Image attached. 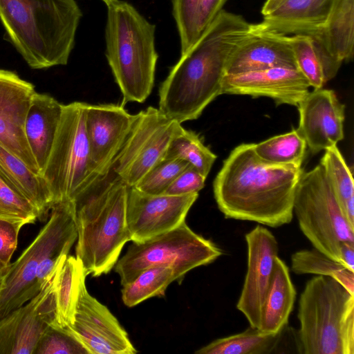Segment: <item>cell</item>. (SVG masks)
Returning <instances> with one entry per match:
<instances>
[{
	"instance_id": "1",
	"label": "cell",
	"mask_w": 354,
	"mask_h": 354,
	"mask_svg": "<svg viewBox=\"0 0 354 354\" xmlns=\"http://www.w3.org/2000/svg\"><path fill=\"white\" fill-rule=\"evenodd\" d=\"M251 24L222 10L171 68L159 88L158 109L180 124L198 119L222 94L227 62Z\"/></svg>"
},
{
	"instance_id": "2",
	"label": "cell",
	"mask_w": 354,
	"mask_h": 354,
	"mask_svg": "<svg viewBox=\"0 0 354 354\" xmlns=\"http://www.w3.org/2000/svg\"><path fill=\"white\" fill-rule=\"evenodd\" d=\"M253 143L236 147L213 182V192L225 218L278 227L291 222L301 168L268 163Z\"/></svg>"
},
{
	"instance_id": "3",
	"label": "cell",
	"mask_w": 354,
	"mask_h": 354,
	"mask_svg": "<svg viewBox=\"0 0 354 354\" xmlns=\"http://www.w3.org/2000/svg\"><path fill=\"white\" fill-rule=\"evenodd\" d=\"M128 188L109 169L92 176L71 200L77 232L75 257L87 275L109 272L131 241L126 219Z\"/></svg>"
},
{
	"instance_id": "4",
	"label": "cell",
	"mask_w": 354,
	"mask_h": 354,
	"mask_svg": "<svg viewBox=\"0 0 354 354\" xmlns=\"http://www.w3.org/2000/svg\"><path fill=\"white\" fill-rule=\"evenodd\" d=\"M82 17L75 0H0L6 39L32 69L67 64Z\"/></svg>"
},
{
	"instance_id": "5",
	"label": "cell",
	"mask_w": 354,
	"mask_h": 354,
	"mask_svg": "<svg viewBox=\"0 0 354 354\" xmlns=\"http://www.w3.org/2000/svg\"><path fill=\"white\" fill-rule=\"evenodd\" d=\"M106 7L105 55L122 93V105L142 103L154 85L156 26L127 1L114 0Z\"/></svg>"
},
{
	"instance_id": "6",
	"label": "cell",
	"mask_w": 354,
	"mask_h": 354,
	"mask_svg": "<svg viewBox=\"0 0 354 354\" xmlns=\"http://www.w3.org/2000/svg\"><path fill=\"white\" fill-rule=\"evenodd\" d=\"M297 317L299 354H354V295L335 279L307 281Z\"/></svg>"
},
{
	"instance_id": "7",
	"label": "cell",
	"mask_w": 354,
	"mask_h": 354,
	"mask_svg": "<svg viewBox=\"0 0 354 354\" xmlns=\"http://www.w3.org/2000/svg\"><path fill=\"white\" fill-rule=\"evenodd\" d=\"M77 232L71 201L56 203L30 244L10 263L0 282V318L24 305L41 289L37 281L39 266L52 255L68 254Z\"/></svg>"
},
{
	"instance_id": "8",
	"label": "cell",
	"mask_w": 354,
	"mask_h": 354,
	"mask_svg": "<svg viewBox=\"0 0 354 354\" xmlns=\"http://www.w3.org/2000/svg\"><path fill=\"white\" fill-rule=\"evenodd\" d=\"M223 254L212 241L194 232L185 223L162 234L129 245L115 265L123 286L142 270L153 266H171L180 283L192 269L209 264Z\"/></svg>"
},
{
	"instance_id": "9",
	"label": "cell",
	"mask_w": 354,
	"mask_h": 354,
	"mask_svg": "<svg viewBox=\"0 0 354 354\" xmlns=\"http://www.w3.org/2000/svg\"><path fill=\"white\" fill-rule=\"evenodd\" d=\"M86 104L63 105L54 142L41 174L54 205L71 201L94 175L85 127Z\"/></svg>"
},
{
	"instance_id": "10",
	"label": "cell",
	"mask_w": 354,
	"mask_h": 354,
	"mask_svg": "<svg viewBox=\"0 0 354 354\" xmlns=\"http://www.w3.org/2000/svg\"><path fill=\"white\" fill-rule=\"evenodd\" d=\"M293 213L314 248L337 262L340 244L354 242V227L345 218L320 164L302 172Z\"/></svg>"
},
{
	"instance_id": "11",
	"label": "cell",
	"mask_w": 354,
	"mask_h": 354,
	"mask_svg": "<svg viewBox=\"0 0 354 354\" xmlns=\"http://www.w3.org/2000/svg\"><path fill=\"white\" fill-rule=\"evenodd\" d=\"M137 114L127 138L109 168L129 187H135L165 158L171 141L185 129L180 122L153 106Z\"/></svg>"
},
{
	"instance_id": "12",
	"label": "cell",
	"mask_w": 354,
	"mask_h": 354,
	"mask_svg": "<svg viewBox=\"0 0 354 354\" xmlns=\"http://www.w3.org/2000/svg\"><path fill=\"white\" fill-rule=\"evenodd\" d=\"M66 257L62 259L35 297L0 318V354L34 353L48 326L55 322L57 272Z\"/></svg>"
},
{
	"instance_id": "13",
	"label": "cell",
	"mask_w": 354,
	"mask_h": 354,
	"mask_svg": "<svg viewBox=\"0 0 354 354\" xmlns=\"http://www.w3.org/2000/svg\"><path fill=\"white\" fill-rule=\"evenodd\" d=\"M198 196L151 195L129 187L126 219L131 241L141 243L178 227Z\"/></svg>"
},
{
	"instance_id": "14",
	"label": "cell",
	"mask_w": 354,
	"mask_h": 354,
	"mask_svg": "<svg viewBox=\"0 0 354 354\" xmlns=\"http://www.w3.org/2000/svg\"><path fill=\"white\" fill-rule=\"evenodd\" d=\"M91 354H134L126 330L110 310L91 296L84 281L70 327Z\"/></svg>"
},
{
	"instance_id": "15",
	"label": "cell",
	"mask_w": 354,
	"mask_h": 354,
	"mask_svg": "<svg viewBox=\"0 0 354 354\" xmlns=\"http://www.w3.org/2000/svg\"><path fill=\"white\" fill-rule=\"evenodd\" d=\"M35 93L32 83L0 68V145L40 174L24 133L26 114Z\"/></svg>"
},
{
	"instance_id": "16",
	"label": "cell",
	"mask_w": 354,
	"mask_h": 354,
	"mask_svg": "<svg viewBox=\"0 0 354 354\" xmlns=\"http://www.w3.org/2000/svg\"><path fill=\"white\" fill-rule=\"evenodd\" d=\"M248 266L243 286L236 304L250 326L259 327L261 308L278 257V243L266 227L256 226L245 234Z\"/></svg>"
},
{
	"instance_id": "17",
	"label": "cell",
	"mask_w": 354,
	"mask_h": 354,
	"mask_svg": "<svg viewBox=\"0 0 354 354\" xmlns=\"http://www.w3.org/2000/svg\"><path fill=\"white\" fill-rule=\"evenodd\" d=\"M123 105L88 104L85 110V127L94 175L106 172L111 166L137 118Z\"/></svg>"
},
{
	"instance_id": "18",
	"label": "cell",
	"mask_w": 354,
	"mask_h": 354,
	"mask_svg": "<svg viewBox=\"0 0 354 354\" xmlns=\"http://www.w3.org/2000/svg\"><path fill=\"white\" fill-rule=\"evenodd\" d=\"M298 131L313 154L325 150L344 138L345 106L333 90L314 88L297 106Z\"/></svg>"
},
{
	"instance_id": "19",
	"label": "cell",
	"mask_w": 354,
	"mask_h": 354,
	"mask_svg": "<svg viewBox=\"0 0 354 354\" xmlns=\"http://www.w3.org/2000/svg\"><path fill=\"white\" fill-rule=\"evenodd\" d=\"M310 87L297 68L274 67L236 75H225L222 94L267 97L277 105L297 106Z\"/></svg>"
},
{
	"instance_id": "20",
	"label": "cell",
	"mask_w": 354,
	"mask_h": 354,
	"mask_svg": "<svg viewBox=\"0 0 354 354\" xmlns=\"http://www.w3.org/2000/svg\"><path fill=\"white\" fill-rule=\"evenodd\" d=\"M274 67L297 68L289 36L265 31L252 24L248 36L231 54L225 75Z\"/></svg>"
},
{
	"instance_id": "21",
	"label": "cell",
	"mask_w": 354,
	"mask_h": 354,
	"mask_svg": "<svg viewBox=\"0 0 354 354\" xmlns=\"http://www.w3.org/2000/svg\"><path fill=\"white\" fill-rule=\"evenodd\" d=\"M333 0H287L256 24L261 30L290 36L312 35L323 27Z\"/></svg>"
},
{
	"instance_id": "22",
	"label": "cell",
	"mask_w": 354,
	"mask_h": 354,
	"mask_svg": "<svg viewBox=\"0 0 354 354\" xmlns=\"http://www.w3.org/2000/svg\"><path fill=\"white\" fill-rule=\"evenodd\" d=\"M63 105L48 94L36 92L32 97L26 114L25 137L40 174L54 142Z\"/></svg>"
},
{
	"instance_id": "23",
	"label": "cell",
	"mask_w": 354,
	"mask_h": 354,
	"mask_svg": "<svg viewBox=\"0 0 354 354\" xmlns=\"http://www.w3.org/2000/svg\"><path fill=\"white\" fill-rule=\"evenodd\" d=\"M295 338L286 325L277 333H266L250 326L244 331L217 339L199 348L196 354H277L294 353Z\"/></svg>"
},
{
	"instance_id": "24",
	"label": "cell",
	"mask_w": 354,
	"mask_h": 354,
	"mask_svg": "<svg viewBox=\"0 0 354 354\" xmlns=\"http://www.w3.org/2000/svg\"><path fill=\"white\" fill-rule=\"evenodd\" d=\"M0 178L35 207L39 221H46L54 203L44 178L1 145Z\"/></svg>"
},
{
	"instance_id": "25",
	"label": "cell",
	"mask_w": 354,
	"mask_h": 354,
	"mask_svg": "<svg viewBox=\"0 0 354 354\" xmlns=\"http://www.w3.org/2000/svg\"><path fill=\"white\" fill-rule=\"evenodd\" d=\"M297 292L289 268L277 257L270 285L261 308L258 328L266 333H277L288 324Z\"/></svg>"
},
{
	"instance_id": "26",
	"label": "cell",
	"mask_w": 354,
	"mask_h": 354,
	"mask_svg": "<svg viewBox=\"0 0 354 354\" xmlns=\"http://www.w3.org/2000/svg\"><path fill=\"white\" fill-rule=\"evenodd\" d=\"M289 37L297 68L311 87L323 88L337 75L342 62L333 56L318 33Z\"/></svg>"
},
{
	"instance_id": "27",
	"label": "cell",
	"mask_w": 354,
	"mask_h": 354,
	"mask_svg": "<svg viewBox=\"0 0 354 354\" xmlns=\"http://www.w3.org/2000/svg\"><path fill=\"white\" fill-rule=\"evenodd\" d=\"M329 52L341 62L354 55V0H333L326 20L317 32Z\"/></svg>"
},
{
	"instance_id": "28",
	"label": "cell",
	"mask_w": 354,
	"mask_h": 354,
	"mask_svg": "<svg viewBox=\"0 0 354 354\" xmlns=\"http://www.w3.org/2000/svg\"><path fill=\"white\" fill-rule=\"evenodd\" d=\"M86 276L82 261L76 257L68 255L62 262L58 269L55 292L54 324L65 328L72 326L80 286L86 281Z\"/></svg>"
},
{
	"instance_id": "29",
	"label": "cell",
	"mask_w": 354,
	"mask_h": 354,
	"mask_svg": "<svg viewBox=\"0 0 354 354\" xmlns=\"http://www.w3.org/2000/svg\"><path fill=\"white\" fill-rule=\"evenodd\" d=\"M319 164L345 218L354 227L353 174L337 145L325 149Z\"/></svg>"
},
{
	"instance_id": "30",
	"label": "cell",
	"mask_w": 354,
	"mask_h": 354,
	"mask_svg": "<svg viewBox=\"0 0 354 354\" xmlns=\"http://www.w3.org/2000/svg\"><path fill=\"white\" fill-rule=\"evenodd\" d=\"M306 148V142L297 129L254 145V152L261 160L295 168H301Z\"/></svg>"
},
{
	"instance_id": "31",
	"label": "cell",
	"mask_w": 354,
	"mask_h": 354,
	"mask_svg": "<svg viewBox=\"0 0 354 354\" xmlns=\"http://www.w3.org/2000/svg\"><path fill=\"white\" fill-rule=\"evenodd\" d=\"M176 281L171 266H153L142 270L133 281L123 285L122 299L133 307L153 297L162 296L167 288Z\"/></svg>"
},
{
	"instance_id": "32",
	"label": "cell",
	"mask_w": 354,
	"mask_h": 354,
	"mask_svg": "<svg viewBox=\"0 0 354 354\" xmlns=\"http://www.w3.org/2000/svg\"><path fill=\"white\" fill-rule=\"evenodd\" d=\"M291 269L297 274H314L331 277L354 295V272L315 248L302 250L292 254Z\"/></svg>"
},
{
	"instance_id": "33",
	"label": "cell",
	"mask_w": 354,
	"mask_h": 354,
	"mask_svg": "<svg viewBox=\"0 0 354 354\" xmlns=\"http://www.w3.org/2000/svg\"><path fill=\"white\" fill-rule=\"evenodd\" d=\"M165 158L183 160L207 178L216 156L203 144L199 135L185 129L171 141Z\"/></svg>"
},
{
	"instance_id": "34",
	"label": "cell",
	"mask_w": 354,
	"mask_h": 354,
	"mask_svg": "<svg viewBox=\"0 0 354 354\" xmlns=\"http://www.w3.org/2000/svg\"><path fill=\"white\" fill-rule=\"evenodd\" d=\"M33 354H91L70 328L56 324L48 326Z\"/></svg>"
},
{
	"instance_id": "35",
	"label": "cell",
	"mask_w": 354,
	"mask_h": 354,
	"mask_svg": "<svg viewBox=\"0 0 354 354\" xmlns=\"http://www.w3.org/2000/svg\"><path fill=\"white\" fill-rule=\"evenodd\" d=\"M189 165L180 159L163 158L153 166L134 187L147 194H163L175 178Z\"/></svg>"
},
{
	"instance_id": "36",
	"label": "cell",
	"mask_w": 354,
	"mask_h": 354,
	"mask_svg": "<svg viewBox=\"0 0 354 354\" xmlns=\"http://www.w3.org/2000/svg\"><path fill=\"white\" fill-rule=\"evenodd\" d=\"M37 219L35 207L0 178V220L22 227L35 223Z\"/></svg>"
},
{
	"instance_id": "37",
	"label": "cell",
	"mask_w": 354,
	"mask_h": 354,
	"mask_svg": "<svg viewBox=\"0 0 354 354\" xmlns=\"http://www.w3.org/2000/svg\"><path fill=\"white\" fill-rule=\"evenodd\" d=\"M200 0H171L172 13L177 26L181 54L197 40L196 21Z\"/></svg>"
},
{
	"instance_id": "38",
	"label": "cell",
	"mask_w": 354,
	"mask_h": 354,
	"mask_svg": "<svg viewBox=\"0 0 354 354\" xmlns=\"http://www.w3.org/2000/svg\"><path fill=\"white\" fill-rule=\"evenodd\" d=\"M205 179L196 169L189 165L163 194L180 196L198 193L204 187Z\"/></svg>"
},
{
	"instance_id": "39",
	"label": "cell",
	"mask_w": 354,
	"mask_h": 354,
	"mask_svg": "<svg viewBox=\"0 0 354 354\" xmlns=\"http://www.w3.org/2000/svg\"><path fill=\"white\" fill-rule=\"evenodd\" d=\"M21 229L17 224L0 220V261L7 266L17 249Z\"/></svg>"
},
{
	"instance_id": "40",
	"label": "cell",
	"mask_w": 354,
	"mask_h": 354,
	"mask_svg": "<svg viewBox=\"0 0 354 354\" xmlns=\"http://www.w3.org/2000/svg\"><path fill=\"white\" fill-rule=\"evenodd\" d=\"M227 0H200L196 21L197 39L223 10Z\"/></svg>"
},
{
	"instance_id": "41",
	"label": "cell",
	"mask_w": 354,
	"mask_h": 354,
	"mask_svg": "<svg viewBox=\"0 0 354 354\" xmlns=\"http://www.w3.org/2000/svg\"><path fill=\"white\" fill-rule=\"evenodd\" d=\"M338 262L354 272V242L344 241L340 244Z\"/></svg>"
},
{
	"instance_id": "42",
	"label": "cell",
	"mask_w": 354,
	"mask_h": 354,
	"mask_svg": "<svg viewBox=\"0 0 354 354\" xmlns=\"http://www.w3.org/2000/svg\"><path fill=\"white\" fill-rule=\"evenodd\" d=\"M286 1L287 0H266L261 9L262 15L264 16L272 12Z\"/></svg>"
},
{
	"instance_id": "43",
	"label": "cell",
	"mask_w": 354,
	"mask_h": 354,
	"mask_svg": "<svg viewBox=\"0 0 354 354\" xmlns=\"http://www.w3.org/2000/svg\"><path fill=\"white\" fill-rule=\"evenodd\" d=\"M8 268V266H6L4 263H3L0 261V274H1L3 275L5 273V272L6 271Z\"/></svg>"
},
{
	"instance_id": "44",
	"label": "cell",
	"mask_w": 354,
	"mask_h": 354,
	"mask_svg": "<svg viewBox=\"0 0 354 354\" xmlns=\"http://www.w3.org/2000/svg\"><path fill=\"white\" fill-rule=\"evenodd\" d=\"M103 2H104V3L106 5H107L108 3H111V1H114V0H102Z\"/></svg>"
},
{
	"instance_id": "45",
	"label": "cell",
	"mask_w": 354,
	"mask_h": 354,
	"mask_svg": "<svg viewBox=\"0 0 354 354\" xmlns=\"http://www.w3.org/2000/svg\"><path fill=\"white\" fill-rule=\"evenodd\" d=\"M2 277H3V275L0 274V282H1V280L2 279Z\"/></svg>"
}]
</instances>
